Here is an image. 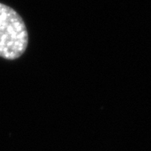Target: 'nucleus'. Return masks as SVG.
<instances>
[{"label": "nucleus", "mask_w": 151, "mask_h": 151, "mask_svg": "<svg viewBox=\"0 0 151 151\" xmlns=\"http://www.w3.org/2000/svg\"><path fill=\"white\" fill-rule=\"evenodd\" d=\"M28 31L16 11L0 3V57L15 60L28 46Z\"/></svg>", "instance_id": "nucleus-1"}]
</instances>
